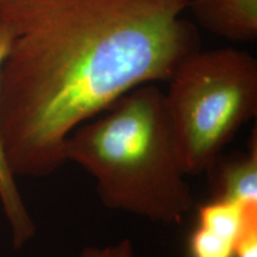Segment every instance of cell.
I'll use <instances>...</instances> for the list:
<instances>
[{
  "label": "cell",
  "instance_id": "cell-1",
  "mask_svg": "<svg viewBox=\"0 0 257 257\" xmlns=\"http://www.w3.org/2000/svg\"><path fill=\"white\" fill-rule=\"evenodd\" d=\"M188 0H4L0 141L15 176L66 163L69 135L133 89L168 81L200 49Z\"/></svg>",
  "mask_w": 257,
  "mask_h": 257
},
{
  "label": "cell",
  "instance_id": "cell-2",
  "mask_svg": "<svg viewBox=\"0 0 257 257\" xmlns=\"http://www.w3.org/2000/svg\"><path fill=\"white\" fill-rule=\"evenodd\" d=\"M64 159L93 176L101 202L112 210L179 224L194 205L155 83L133 89L76 127Z\"/></svg>",
  "mask_w": 257,
  "mask_h": 257
},
{
  "label": "cell",
  "instance_id": "cell-3",
  "mask_svg": "<svg viewBox=\"0 0 257 257\" xmlns=\"http://www.w3.org/2000/svg\"><path fill=\"white\" fill-rule=\"evenodd\" d=\"M163 92L186 175L210 173L227 143L257 114V61L232 47L199 49L182 61Z\"/></svg>",
  "mask_w": 257,
  "mask_h": 257
},
{
  "label": "cell",
  "instance_id": "cell-4",
  "mask_svg": "<svg viewBox=\"0 0 257 257\" xmlns=\"http://www.w3.org/2000/svg\"><path fill=\"white\" fill-rule=\"evenodd\" d=\"M187 10L199 25L232 42L257 38V0H188Z\"/></svg>",
  "mask_w": 257,
  "mask_h": 257
},
{
  "label": "cell",
  "instance_id": "cell-5",
  "mask_svg": "<svg viewBox=\"0 0 257 257\" xmlns=\"http://www.w3.org/2000/svg\"><path fill=\"white\" fill-rule=\"evenodd\" d=\"M12 38H14L12 28L0 16V72L9 53ZM0 205L11 230L14 245L16 248H21L35 236L36 226L16 184V176L11 172L6 161L2 141H0Z\"/></svg>",
  "mask_w": 257,
  "mask_h": 257
},
{
  "label": "cell",
  "instance_id": "cell-6",
  "mask_svg": "<svg viewBox=\"0 0 257 257\" xmlns=\"http://www.w3.org/2000/svg\"><path fill=\"white\" fill-rule=\"evenodd\" d=\"M213 184V192L216 193L214 198L237 201L251 210H257L256 131H253L250 140L248 153L243 156L226 161L218 167Z\"/></svg>",
  "mask_w": 257,
  "mask_h": 257
},
{
  "label": "cell",
  "instance_id": "cell-7",
  "mask_svg": "<svg viewBox=\"0 0 257 257\" xmlns=\"http://www.w3.org/2000/svg\"><path fill=\"white\" fill-rule=\"evenodd\" d=\"M238 243L197 225L188 239V257H236Z\"/></svg>",
  "mask_w": 257,
  "mask_h": 257
},
{
  "label": "cell",
  "instance_id": "cell-8",
  "mask_svg": "<svg viewBox=\"0 0 257 257\" xmlns=\"http://www.w3.org/2000/svg\"><path fill=\"white\" fill-rule=\"evenodd\" d=\"M79 257H135V252L130 240L125 239L104 248L91 246L83 250Z\"/></svg>",
  "mask_w": 257,
  "mask_h": 257
},
{
  "label": "cell",
  "instance_id": "cell-9",
  "mask_svg": "<svg viewBox=\"0 0 257 257\" xmlns=\"http://www.w3.org/2000/svg\"><path fill=\"white\" fill-rule=\"evenodd\" d=\"M236 257H257V223L252 224L240 238Z\"/></svg>",
  "mask_w": 257,
  "mask_h": 257
},
{
  "label": "cell",
  "instance_id": "cell-10",
  "mask_svg": "<svg viewBox=\"0 0 257 257\" xmlns=\"http://www.w3.org/2000/svg\"><path fill=\"white\" fill-rule=\"evenodd\" d=\"M2 2H4V0H0V3H2Z\"/></svg>",
  "mask_w": 257,
  "mask_h": 257
}]
</instances>
